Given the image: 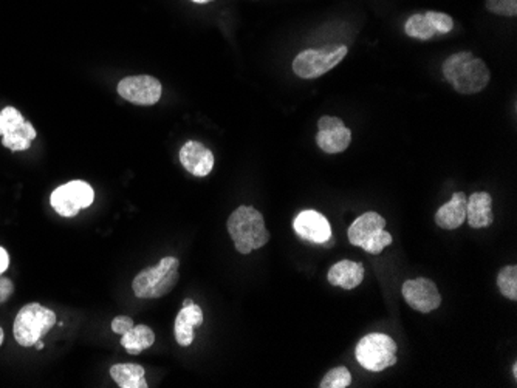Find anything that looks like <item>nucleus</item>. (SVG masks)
<instances>
[{
    "label": "nucleus",
    "instance_id": "33",
    "mask_svg": "<svg viewBox=\"0 0 517 388\" xmlns=\"http://www.w3.org/2000/svg\"><path fill=\"white\" fill-rule=\"evenodd\" d=\"M195 4H208V2H212V0H193Z\"/></svg>",
    "mask_w": 517,
    "mask_h": 388
},
{
    "label": "nucleus",
    "instance_id": "24",
    "mask_svg": "<svg viewBox=\"0 0 517 388\" xmlns=\"http://www.w3.org/2000/svg\"><path fill=\"white\" fill-rule=\"evenodd\" d=\"M352 384V375L350 371L347 370L346 367H336L333 370H330L323 381H321V388H347Z\"/></svg>",
    "mask_w": 517,
    "mask_h": 388
},
{
    "label": "nucleus",
    "instance_id": "5",
    "mask_svg": "<svg viewBox=\"0 0 517 388\" xmlns=\"http://www.w3.org/2000/svg\"><path fill=\"white\" fill-rule=\"evenodd\" d=\"M384 226L386 220L378 212H365L350 224L347 237L353 247H363L365 253L378 255L394 241V237L386 232Z\"/></svg>",
    "mask_w": 517,
    "mask_h": 388
},
{
    "label": "nucleus",
    "instance_id": "19",
    "mask_svg": "<svg viewBox=\"0 0 517 388\" xmlns=\"http://www.w3.org/2000/svg\"><path fill=\"white\" fill-rule=\"evenodd\" d=\"M153 342H155V333L147 325H134L121 337V345L126 348L127 353L134 356L142 353L146 348L152 347Z\"/></svg>",
    "mask_w": 517,
    "mask_h": 388
},
{
    "label": "nucleus",
    "instance_id": "13",
    "mask_svg": "<svg viewBox=\"0 0 517 388\" xmlns=\"http://www.w3.org/2000/svg\"><path fill=\"white\" fill-rule=\"evenodd\" d=\"M180 163L194 177H206L214 169V155L201 142L188 141L180 150Z\"/></svg>",
    "mask_w": 517,
    "mask_h": 388
},
{
    "label": "nucleus",
    "instance_id": "3",
    "mask_svg": "<svg viewBox=\"0 0 517 388\" xmlns=\"http://www.w3.org/2000/svg\"><path fill=\"white\" fill-rule=\"evenodd\" d=\"M180 262L176 257H165L159 265L136 274L132 288L138 299H159L169 295L178 282Z\"/></svg>",
    "mask_w": 517,
    "mask_h": 388
},
{
    "label": "nucleus",
    "instance_id": "12",
    "mask_svg": "<svg viewBox=\"0 0 517 388\" xmlns=\"http://www.w3.org/2000/svg\"><path fill=\"white\" fill-rule=\"evenodd\" d=\"M294 232L307 241L324 245L332 238V226L321 212L302 211L293 222Z\"/></svg>",
    "mask_w": 517,
    "mask_h": 388
},
{
    "label": "nucleus",
    "instance_id": "22",
    "mask_svg": "<svg viewBox=\"0 0 517 388\" xmlns=\"http://www.w3.org/2000/svg\"><path fill=\"white\" fill-rule=\"evenodd\" d=\"M497 287L504 297L517 300V266L510 265L502 268L497 276Z\"/></svg>",
    "mask_w": 517,
    "mask_h": 388
},
{
    "label": "nucleus",
    "instance_id": "11",
    "mask_svg": "<svg viewBox=\"0 0 517 388\" xmlns=\"http://www.w3.org/2000/svg\"><path fill=\"white\" fill-rule=\"evenodd\" d=\"M319 132L316 135L317 148L323 152L341 153L347 150L352 142V132L336 117H323L317 123Z\"/></svg>",
    "mask_w": 517,
    "mask_h": 388
},
{
    "label": "nucleus",
    "instance_id": "25",
    "mask_svg": "<svg viewBox=\"0 0 517 388\" xmlns=\"http://www.w3.org/2000/svg\"><path fill=\"white\" fill-rule=\"evenodd\" d=\"M431 25L434 27L437 35H447L449 31H453L454 20L447 12H428L424 14Z\"/></svg>",
    "mask_w": 517,
    "mask_h": 388
},
{
    "label": "nucleus",
    "instance_id": "8",
    "mask_svg": "<svg viewBox=\"0 0 517 388\" xmlns=\"http://www.w3.org/2000/svg\"><path fill=\"white\" fill-rule=\"evenodd\" d=\"M94 190L88 182L75 180L54 189L50 205L61 217H77L83 209L94 205Z\"/></svg>",
    "mask_w": 517,
    "mask_h": 388
},
{
    "label": "nucleus",
    "instance_id": "7",
    "mask_svg": "<svg viewBox=\"0 0 517 388\" xmlns=\"http://www.w3.org/2000/svg\"><path fill=\"white\" fill-rule=\"evenodd\" d=\"M346 45H332L321 50H304L293 61V71L302 79H316L333 70L346 58Z\"/></svg>",
    "mask_w": 517,
    "mask_h": 388
},
{
    "label": "nucleus",
    "instance_id": "27",
    "mask_svg": "<svg viewBox=\"0 0 517 388\" xmlns=\"http://www.w3.org/2000/svg\"><path fill=\"white\" fill-rule=\"evenodd\" d=\"M134 320L127 318V316H118V318L112 320V331L117 333V335H123L124 333H127L132 327H134Z\"/></svg>",
    "mask_w": 517,
    "mask_h": 388
},
{
    "label": "nucleus",
    "instance_id": "26",
    "mask_svg": "<svg viewBox=\"0 0 517 388\" xmlns=\"http://www.w3.org/2000/svg\"><path fill=\"white\" fill-rule=\"evenodd\" d=\"M487 10L500 16H516L517 0H487Z\"/></svg>",
    "mask_w": 517,
    "mask_h": 388
},
{
    "label": "nucleus",
    "instance_id": "31",
    "mask_svg": "<svg viewBox=\"0 0 517 388\" xmlns=\"http://www.w3.org/2000/svg\"><path fill=\"white\" fill-rule=\"evenodd\" d=\"M4 337H5V335H4V329L0 328V345L4 344Z\"/></svg>",
    "mask_w": 517,
    "mask_h": 388
},
{
    "label": "nucleus",
    "instance_id": "29",
    "mask_svg": "<svg viewBox=\"0 0 517 388\" xmlns=\"http://www.w3.org/2000/svg\"><path fill=\"white\" fill-rule=\"evenodd\" d=\"M10 266V255L6 253L5 247H0V276L8 270Z\"/></svg>",
    "mask_w": 517,
    "mask_h": 388
},
{
    "label": "nucleus",
    "instance_id": "32",
    "mask_svg": "<svg viewBox=\"0 0 517 388\" xmlns=\"http://www.w3.org/2000/svg\"><path fill=\"white\" fill-rule=\"evenodd\" d=\"M36 347H37V350H42V348H44V342L37 341V344H36Z\"/></svg>",
    "mask_w": 517,
    "mask_h": 388
},
{
    "label": "nucleus",
    "instance_id": "9",
    "mask_svg": "<svg viewBox=\"0 0 517 388\" xmlns=\"http://www.w3.org/2000/svg\"><path fill=\"white\" fill-rule=\"evenodd\" d=\"M118 93L135 106H153L161 100L163 87L159 79L149 75L124 77L118 84Z\"/></svg>",
    "mask_w": 517,
    "mask_h": 388
},
{
    "label": "nucleus",
    "instance_id": "34",
    "mask_svg": "<svg viewBox=\"0 0 517 388\" xmlns=\"http://www.w3.org/2000/svg\"><path fill=\"white\" fill-rule=\"evenodd\" d=\"M513 373H514V377H517V364L513 367Z\"/></svg>",
    "mask_w": 517,
    "mask_h": 388
},
{
    "label": "nucleus",
    "instance_id": "16",
    "mask_svg": "<svg viewBox=\"0 0 517 388\" xmlns=\"http://www.w3.org/2000/svg\"><path fill=\"white\" fill-rule=\"evenodd\" d=\"M203 324V311L199 305L183 306L176 319V341L182 347H189L194 342V328Z\"/></svg>",
    "mask_w": 517,
    "mask_h": 388
},
{
    "label": "nucleus",
    "instance_id": "17",
    "mask_svg": "<svg viewBox=\"0 0 517 388\" xmlns=\"http://www.w3.org/2000/svg\"><path fill=\"white\" fill-rule=\"evenodd\" d=\"M330 285L342 289H353L365 280V266L352 260H341L332 266L327 274Z\"/></svg>",
    "mask_w": 517,
    "mask_h": 388
},
{
    "label": "nucleus",
    "instance_id": "20",
    "mask_svg": "<svg viewBox=\"0 0 517 388\" xmlns=\"http://www.w3.org/2000/svg\"><path fill=\"white\" fill-rule=\"evenodd\" d=\"M36 136H37V132L33 127V124L25 121L22 129L2 136V144H4V148L10 149L12 152H22V150H29L31 142L35 141Z\"/></svg>",
    "mask_w": 517,
    "mask_h": 388
},
{
    "label": "nucleus",
    "instance_id": "15",
    "mask_svg": "<svg viewBox=\"0 0 517 388\" xmlns=\"http://www.w3.org/2000/svg\"><path fill=\"white\" fill-rule=\"evenodd\" d=\"M466 200L464 192H454L451 200L435 212V223L441 230H453L460 228L466 222Z\"/></svg>",
    "mask_w": 517,
    "mask_h": 388
},
{
    "label": "nucleus",
    "instance_id": "4",
    "mask_svg": "<svg viewBox=\"0 0 517 388\" xmlns=\"http://www.w3.org/2000/svg\"><path fill=\"white\" fill-rule=\"evenodd\" d=\"M56 325V314L37 302L22 306L16 316L12 335L19 345L35 347L50 329Z\"/></svg>",
    "mask_w": 517,
    "mask_h": 388
},
{
    "label": "nucleus",
    "instance_id": "1",
    "mask_svg": "<svg viewBox=\"0 0 517 388\" xmlns=\"http://www.w3.org/2000/svg\"><path fill=\"white\" fill-rule=\"evenodd\" d=\"M443 77L462 94L482 92L491 79L487 64L470 52L451 54L443 62Z\"/></svg>",
    "mask_w": 517,
    "mask_h": 388
},
{
    "label": "nucleus",
    "instance_id": "28",
    "mask_svg": "<svg viewBox=\"0 0 517 388\" xmlns=\"http://www.w3.org/2000/svg\"><path fill=\"white\" fill-rule=\"evenodd\" d=\"M12 293H14V287H12V280L0 276V303H5Z\"/></svg>",
    "mask_w": 517,
    "mask_h": 388
},
{
    "label": "nucleus",
    "instance_id": "21",
    "mask_svg": "<svg viewBox=\"0 0 517 388\" xmlns=\"http://www.w3.org/2000/svg\"><path fill=\"white\" fill-rule=\"evenodd\" d=\"M406 35L414 39H420V41H430L437 33H435L434 27L431 25L428 18L424 14H414L411 18L406 20L405 25Z\"/></svg>",
    "mask_w": 517,
    "mask_h": 388
},
{
    "label": "nucleus",
    "instance_id": "10",
    "mask_svg": "<svg viewBox=\"0 0 517 388\" xmlns=\"http://www.w3.org/2000/svg\"><path fill=\"white\" fill-rule=\"evenodd\" d=\"M401 293H403L406 303L415 311L426 314V312L434 311L441 305V295L437 289V285L424 277L406 280Z\"/></svg>",
    "mask_w": 517,
    "mask_h": 388
},
{
    "label": "nucleus",
    "instance_id": "23",
    "mask_svg": "<svg viewBox=\"0 0 517 388\" xmlns=\"http://www.w3.org/2000/svg\"><path fill=\"white\" fill-rule=\"evenodd\" d=\"M25 119L22 113L19 112L14 107H5L0 112V136L8 135L12 132L22 129Z\"/></svg>",
    "mask_w": 517,
    "mask_h": 388
},
{
    "label": "nucleus",
    "instance_id": "2",
    "mask_svg": "<svg viewBox=\"0 0 517 388\" xmlns=\"http://www.w3.org/2000/svg\"><path fill=\"white\" fill-rule=\"evenodd\" d=\"M228 232L241 254L253 253L270 241L265 228L264 215L251 206L237 207L228 218Z\"/></svg>",
    "mask_w": 517,
    "mask_h": 388
},
{
    "label": "nucleus",
    "instance_id": "6",
    "mask_svg": "<svg viewBox=\"0 0 517 388\" xmlns=\"http://www.w3.org/2000/svg\"><path fill=\"white\" fill-rule=\"evenodd\" d=\"M397 350L398 347L390 335L372 333L358 342L355 356L363 368L378 373L397 364Z\"/></svg>",
    "mask_w": 517,
    "mask_h": 388
},
{
    "label": "nucleus",
    "instance_id": "14",
    "mask_svg": "<svg viewBox=\"0 0 517 388\" xmlns=\"http://www.w3.org/2000/svg\"><path fill=\"white\" fill-rule=\"evenodd\" d=\"M466 222L472 230L488 228L494 222L493 198L488 192H476L466 200Z\"/></svg>",
    "mask_w": 517,
    "mask_h": 388
},
{
    "label": "nucleus",
    "instance_id": "30",
    "mask_svg": "<svg viewBox=\"0 0 517 388\" xmlns=\"http://www.w3.org/2000/svg\"><path fill=\"white\" fill-rule=\"evenodd\" d=\"M193 303H194L193 299H185V302H183V306L193 305Z\"/></svg>",
    "mask_w": 517,
    "mask_h": 388
},
{
    "label": "nucleus",
    "instance_id": "18",
    "mask_svg": "<svg viewBox=\"0 0 517 388\" xmlns=\"http://www.w3.org/2000/svg\"><path fill=\"white\" fill-rule=\"evenodd\" d=\"M111 376L121 388H147L144 368L138 364H117L111 368Z\"/></svg>",
    "mask_w": 517,
    "mask_h": 388
}]
</instances>
